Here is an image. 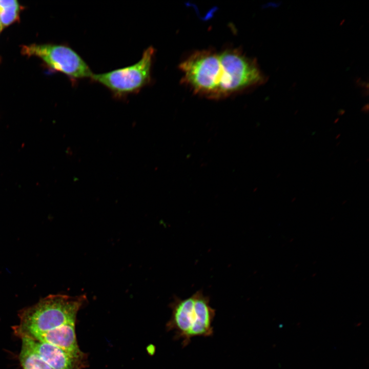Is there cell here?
I'll return each mask as SVG.
<instances>
[{"label":"cell","mask_w":369,"mask_h":369,"mask_svg":"<svg viewBox=\"0 0 369 369\" xmlns=\"http://www.w3.org/2000/svg\"><path fill=\"white\" fill-rule=\"evenodd\" d=\"M86 300L85 295L64 294H50L42 298L18 312L19 322L13 326L14 333L20 338L31 337L68 323H75L77 312Z\"/></svg>","instance_id":"cell-1"},{"label":"cell","mask_w":369,"mask_h":369,"mask_svg":"<svg viewBox=\"0 0 369 369\" xmlns=\"http://www.w3.org/2000/svg\"><path fill=\"white\" fill-rule=\"evenodd\" d=\"M179 67L182 82L194 93L215 99L229 97V75L219 52L210 50L195 51Z\"/></svg>","instance_id":"cell-2"},{"label":"cell","mask_w":369,"mask_h":369,"mask_svg":"<svg viewBox=\"0 0 369 369\" xmlns=\"http://www.w3.org/2000/svg\"><path fill=\"white\" fill-rule=\"evenodd\" d=\"M210 301V297L199 290L186 299L175 296L169 304L172 314L166 329L174 333V339L182 340L183 347L188 345L192 338L213 335L212 324L216 311Z\"/></svg>","instance_id":"cell-3"},{"label":"cell","mask_w":369,"mask_h":369,"mask_svg":"<svg viewBox=\"0 0 369 369\" xmlns=\"http://www.w3.org/2000/svg\"><path fill=\"white\" fill-rule=\"evenodd\" d=\"M155 50L150 46L144 50L139 60L129 66L106 73L93 74L91 79L122 98L138 92L151 82V71Z\"/></svg>","instance_id":"cell-4"},{"label":"cell","mask_w":369,"mask_h":369,"mask_svg":"<svg viewBox=\"0 0 369 369\" xmlns=\"http://www.w3.org/2000/svg\"><path fill=\"white\" fill-rule=\"evenodd\" d=\"M21 52L28 56L39 58L53 70L75 81L91 78L93 74L81 57L67 46L32 44L22 46Z\"/></svg>","instance_id":"cell-5"},{"label":"cell","mask_w":369,"mask_h":369,"mask_svg":"<svg viewBox=\"0 0 369 369\" xmlns=\"http://www.w3.org/2000/svg\"><path fill=\"white\" fill-rule=\"evenodd\" d=\"M20 339L22 344L53 369H79L82 365L83 358L77 357L56 346L30 338Z\"/></svg>","instance_id":"cell-6"},{"label":"cell","mask_w":369,"mask_h":369,"mask_svg":"<svg viewBox=\"0 0 369 369\" xmlns=\"http://www.w3.org/2000/svg\"><path fill=\"white\" fill-rule=\"evenodd\" d=\"M23 338V337H22ZM56 346L79 358H84L76 338L75 323H68L59 327L27 337Z\"/></svg>","instance_id":"cell-7"},{"label":"cell","mask_w":369,"mask_h":369,"mask_svg":"<svg viewBox=\"0 0 369 369\" xmlns=\"http://www.w3.org/2000/svg\"><path fill=\"white\" fill-rule=\"evenodd\" d=\"M19 358L23 369H53L23 344H22Z\"/></svg>","instance_id":"cell-8"},{"label":"cell","mask_w":369,"mask_h":369,"mask_svg":"<svg viewBox=\"0 0 369 369\" xmlns=\"http://www.w3.org/2000/svg\"><path fill=\"white\" fill-rule=\"evenodd\" d=\"M20 6L15 0L0 1V17L3 28L8 26L19 17Z\"/></svg>","instance_id":"cell-9"},{"label":"cell","mask_w":369,"mask_h":369,"mask_svg":"<svg viewBox=\"0 0 369 369\" xmlns=\"http://www.w3.org/2000/svg\"><path fill=\"white\" fill-rule=\"evenodd\" d=\"M3 26H2V23H1V17H0V32L2 31V30L3 29Z\"/></svg>","instance_id":"cell-10"}]
</instances>
